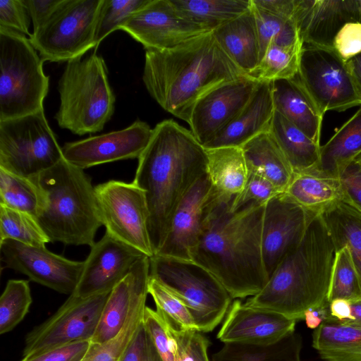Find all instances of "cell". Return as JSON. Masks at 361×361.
I'll list each match as a JSON object with an SVG mask.
<instances>
[{
    "label": "cell",
    "instance_id": "7c38bea8",
    "mask_svg": "<svg viewBox=\"0 0 361 361\" xmlns=\"http://www.w3.org/2000/svg\"><path fill=\"white\" fill-rule=\"evenodd\" d=\"M94 189L106 233L149 257L154 256L145 192L133 182L116 180L100 183Z\"/></svg>",
    "mask_w": 361,
    "mask_h": 361
},
{
    "label": "cell",
    "instance_id": "52a82bcc",
    "mask_svg": "<svg viewBox=\"0 0 361 361\" xmlns=\"http://www.w3.org/2000/svg\"><path fill=\"white\" fill-rule=\"evenodd\" d=\"M49 84L29 38L0 27V121L44 109Z\"/></svg>",
    "mask_w": 361,
    "mask_h": 361
},
{
    "label": "cell",
    "instance_id": "b9f144b4",
    "mask_svg": "<svg viewBox=\"0 0 361 361\" xmlns=\"http://www.w3.org/2000/svg\"><path fill=\"white\" fill-rule=\"evenodd\" d=\"M335 299L361 300V279L347 246L336 250L335 255L328 301Z\"/></svg>",
    "mask_w": 361,
    "mask_h": 361
},
{
    "label": "cell",
    "instance_id": "680465c9",
    "mask_svg": "<svg viewBox=\"0 0 361 361\" xmlns=\"http://www.w3.org/2000/svg\"><path fill=\"white\" fill-rule=\"evenodd\" d=\"M345 63L361 97V54Z\"/></svg>",
    "mask_w": 361,
    "mask_h": 361
},
{
    "label": "cell",
    "instance_id": "3957f363",
    "mask_svg": "<svg viewBox=\"0 0 361 361\" xmlns=\"http://www.w3.org/2000/svg\"><path fill=\"white\" fill-rule=\"evenodd\" d=\"M232 202L216 209L190 251V259L209 271L232 299H243L259 293L269 279L262 249L266 204L232 211Z\"/></svg>",
    "mask_w": 361,
    "mask_h": 361
},
{
    "label": "cell",
    "instance_id": "cb8c5ba5",
    "mask_svg": "<svg viewBox=\"0 0 361 361\" xmlns=\"http://www.w3.org/2000/svg\"><path fill=\"white\" fill-rule=\"evenodd\" d=\"M274 112L271 82H259L245 106L204 147H241L258 135L269 132Z\"/></svg>",
    "mask_w": 361,
    "mask_h": 361
},
{
    "label": "cell",
    "instance_id": "681fc988",
    "mask_svg": "<svg viewBox=\"0 0 361 361\" xmlns=\"http://www.w3.org/2000/svg\"><path fill=\"white\" fill-rule=\"evenodd\" d=\"M333 47L344 61L361 54V23L345 24L335 36Z\"/></svg>",
    "mask_w": 361,
    "mask_h": 361
},
{
    "label": "cell",
    "instance_id": "5bb4252c",
    "mask_svg": "<svg viewBox=\"0 0 361 361\" xmlns=\"http://www.w3.org/2000/svg\"><path fill=\"white\" fill-rule=\"evenodd\" d=\"M224 202H230L217 192L207 173L202 176L179 202L164 241L155 255L191 260L190 251Z\"/></svg>",
    "mask_w": 361,
    "mask_h": 361
},
{
    "label": "cell",
    "instance_id": "44dd1931",
    "mask_svg": "<svg viewBox=\"0 0 361 361\" xmlns=\"http://www.w3.org/2000/svg\"><path fill=\"white\" fill-rule=\"evenodd\" d=\"M296 322L279 313L251 307L235 300L216 336L226 343L265 345L294 332Z\"/></svg>",
    "mask_w": 361,
    "mask_h": 361
},
{
    "label": "cell",
    "instance_id": "e0dca14e",
    "mask_svg": "<svg viewBox=\"0 0 361 361\" xmlns=\"http://www.w3.org/2000/svg\"><path fill=\"white\" fill-rule=\"evenodd\" d=\"M152 133L148 123L137 120L122 130L66 142L61 147L63 157L83 170L105 163L138 159Z\"/></svg>",
    "mask_w": 361,
    "mask_h": 361
},
{
    "label": "cell",
    "instance_id": "8fae6325",
    "mask_svg": "<svg viewBox=\"0 0 361 361\" xmlns=\"http://www.w3.org/2000/svg\"><path fill=\"white\" fill-rule=\"evenodd\" d=\"M296 79L320 115L361 106V97L344 61L334 49L302 46Z\"/></svg>",
    "mask_w": 361,
    "mask_h": 361
},
{
    "label": "cell",
    "instance_id": "6f0895ef",
    "mask_svg": "<svg viewBox=\"0 0 361 361\" xmlns=\"http://www.w3.org/2000/svg\"><path fill=\"white\" fill-rule=\"evenodd\" d=\"M330 319L347 322L351 318V303L344 299H335L329 302Z\"/></svg>",
    "mask_w": 361,
    "mask_h": 361
},
{
    "label": "cell",
    "instance_id": "7402d4cb",
    "mask_svg": "<svg viewBox=\"0 0 361 361\" xmlns=\"http://www.w3.org/2000/svg\"><path fill=\"white\" fill-rule=\"evenodd\" d=\"M293 21L304 44L334 49L340 29L359 22L357 0H295Z\"/></svg>",
    "mask_w": 361,
    "mask_h": 361
},
{
    "label": "cell",
    "instance_id": "6da1fadb",
    "mask_svg": "<svg viewBox=\"0 0 361 361\" xmlns=\"http://www.w3.org/2000/svg\"><path fill=\"white\" fill-rule=\"evenodd\" d=\"M207 150L191 130L171 119L153 128L152 137L138 158L133 182L145 192L154 255L164 241L179 202L207 173Z\"/></svg>",
    "mask_w": 361,
    "mask_h": 361
},
{
    "label": "cell",
    "instance_id": "94428289",
    "mask_svg": "<svg viewBox=\"0 0 361 361\" xmlns=\"http://www.w3.org/2000/svg\"><path fill=\"white\" fill-rule=\"evenodd\" d=\"M353 162L361 169V152L355 156Z\"/></svg>",
    "mask_w": 361,
    "mask_h": 361
},
{
    "label": "cell",
    "instance_id": "f1b7e54d",
    "mask_svg": "<svg viewBox=\"0 0 361 361\" xmlns=\"http://www.w3.org/2000/svg\"><path fill=\"white\" fill-rule=\"evenodd\" d=\"M207 173L212 185L226 200L231 202L244 189L249 171L241 147L206 149Z\"/></svg>",
    "mask_w": 361,
    "mask_h": 361
},
{
    "label": "cell",
    "instance_id": "2e32d148",
    "mask_svg": "<svg viewBox=\"0 0 361 361\" xmlns=\"http://www.w3.org/2000/svg\"><path fill=\"white\" fill-rule=\"evenodd\" d=\"M145 50L173 48L205 32L183 18L171 0H148L120 27Z\"/></svg>",
    "mask_w": 361,
    "mask_h": 361
},
{
    "label": "cell",
    "instance_id": "30bf717a",
    "mask_svg": "<svg viewBox=\"0 0 361 361\" xmlns=\"http://www.w3.org/2000/svg\"><path fill=\"white\" fill-rule=\"evenodd\" d=\"M102 0H63L29 40L44 61L82 57L95 47L96 18Z\"/></svg>",
    "mask_w": 361,
    "mask_h": 361
},
{
    "label": "cell",
    "instance_id": "4316f807",
    "mask_svg": "<svg viewBox=\"0 0 361 361\" xmlns=\"http://www.w3.org/2000/svg\"><path fill=\"white\" fill-rule=\"evenodd\" d=\"M212 33L227 56L249 76L259 62V43L252 7Z\"/></svg>",
    "mask_w": 361,
    "mask_h": 361
},
{
    "label": "cell",
    "instance_id": "4dcf8cb0",
    "mask_svg": "<svg viewBox=\"0 0 361 361\" xmlns=\"http://www.w3.org/2000/svg\"><path fill=\"white\" fill-rule=\"evenodd\" d=\"M269 133L280 147L294 173L319 167L321 145L316 143L276 111Z\"/></svg>",
    "mask_w": 361,
    "mask_h": 361
},
{
    "label": "cell",
    "instance_id": "db71d44e",
    "mask_svg": "<svg viewBox=\"0 0 361 361\" xmlns=\"http://www.w3.org/2000/svg\"><path fill=\"white\" fill-rule=\"evenodd\" d=\"M348 196L361 208V169L353 161L341 175Z\"/></svg>",
    "mask_w": 361,
    "mask_h": 361
},
{
    "label": "cell",
    "instance_id": "7dc6e473",
    "mask_svg": "<svg viewBox=\"0 0 361 361\" xmlns=\"http://www.w3.org/2000/svg\"><path fill=\"white\" fill-rule=\"evenodd\" d=\"M280 193L282 192L266 178L249 173L244 189L233 199L231 210H238L252 203L264 204Z\"/></svg>",
    "mask_w": 361,
    "mask_h": 361
},
{
    "label": "cell",
    "instance_id": "9a60e30c",
    "mask_svg": "<svg viewBox=\"0 0 361 361\" xmlns=\"http://www.w3.org/2000/svg\"><path fill=\"white\" fill-rule=\"evenodd\" d=\"M1 261L6 268L31 281L63 294H72L83 270L84 261H73L51 252L46 247L13 240L0 242Z\"/></svg>",
    "mask_w": 361,
    "mask_h": 361
},
{
    "label": "cell",
    "instance_id": "6125c7cd",
    "mask_svg": "<svg viewBox=\"0 0 361 361\" xmlns=\"http://www.w3.org/2000/svg\"><path fill=\"white\" fill-rule=\"evenodd\" d=\"M359 23H361V0H357Z\"/></svg>",
    "mask_w": 361,
    "mask_h": 361
},
{
    "label": "cell",
    "instance_id": "484cf974",
    "mask_svg": "<svg viewBox=\"0 0 361 361\" xmlns=\"http://www.w3.org/2000/svg\"><path fill=\"white\" fill-rule=\"evenodd\" d=\"M271 92L275 111L320 145L324 117L296 78L271 82Z\"/></svg>",
    "mask_w": 361,
    "mask_h": 361
},
{
    "label": "cell",
    "instance_id": "8d00e7d4",
    "mask_svg": "<svg viewBox=\"0 0 361 361\" xmlns=\"http://www.w3.org/2000/svg\"><path fill=\"white\" fill-rule=\"evenodd\" d=\"M148 290L142 291L133 304L128 319L118 334L102 343H90L82 361H120L143 322Z\"/></svg>",
    "mask_w": 361,
    "mask_h": 361
},
{
    "label": "cell",
    "instance_id": "816d5d0a",
    "mask_svg": "<svg viewBox=\"0 0 361 361\" xmlns=\"http://www.w3.org/2000/svg\"><path fill=\"white\" fill-rule=\"evenodd\" d=\"M90 343V341H78L32 357H23L20 361H82Z\"/></svg>",
    "mask_w": 361,
    "mask_h": 361
},
{
    "label": "cell",
    "instance_id": "1f68e13d",
    "mask_svg": "<svg viewBox=\"0 0 361 361\" xmlns=\"http://www.w3.org/2000/svg\"><path fill=\"white\" fill-rule=\"evenodd\" d=\"M302 340L295 331L265 345L226 343L210 361H302Z\"/></svg>",
    "mask_w": 361,
    "mask_h": 361
},
{
    "label": "cell",
    "instance_id": "ffe728a7",
    "mask_svg": "<svg viewBox=\"0 0 361 361\" xmlns=\"http://www.w3.org/2000/svg\"><path fill=\"white\" fill-rule=\"evenodd\" d=\"M259 81L245 76L222 84L195 104L188 124L203 146L225 128L245 106Z\"/></svg>",
    "mask_w": 361,
    "mask_h": 361
},
{
    "label": "cell",
    "instance_id": "60d3db41",
    "mask_svg": "<svg viewBox=\"0 0 361 361\" xmlns=\"http://www.w3.org/2000/svg\"><path fill=\"white\" fill-rule=\"evenodd\" d=\"M148 294L155 303L156 311L170 329L175 331L197 329L187 307L162 283L151 275L148 282Z\"/></svg>",
    "mask_w": 361,
    "mask_h": 361
},
{
    "label": "cell",
    "instance_id": "83f0119b",
    "mask_svg": "<svg viewBox=\"0 0 361 361\" xmlns=\"http://www.w3.org/2000/svg\"><path fill=\"white\" fill-rule=\"evenodd\" d=\"M241 148L249 173L266 178L284 192L294 172L271 134L261 133Z\"/></svg>",
    "mask_w": 361,
    "mask_h": 361
},
{
    "label": "cell",
    "instance_id": "d6a6232c",
    "mask_svg": "<svg viewBox=\"0 0 361 361\" xmlns=\"http://www.w3.org/2000/svg\"><path fill=\"white\" fill-rule=\"evenodd\" d=\"M336 250L347 246L361 279V208L348 196L322 214Z\"/></svg>",
    "mask_w": 361,
    "mask_h": 361
},
{
    "label": "cell",
    "instance_id": "7a4b0ae2",
    "mask_svg": "<svg viewBox=\"0 0 361 361\" xmlns=\"http://www.w3.org/2000/svg\"><path fill=\"white\" fill-rule=\"evenodd\" d=\"M248 76L227 56L212 32L173 48L146 50L142 80L166 111L186 121L197 102L215 87Z\"/></svg>",
    "mask_w": 361,
    "mask_h": 361
},
{
    "label": "cell",
    "instance_id": "d6986e66",
    "mask_svg": "<svg viewBox=\"0 0 361 361\" xmlns=\"http://www.w3.org/2000/svg\"><path fill=\"white\" fill-rule=\"evenodd\" d=\"M144 255L105 232L104 236L90 247L72 295L85 298L110 293Z\"/></svg>",
    "mask_w": 361,
    "mask_h": 361
},
{
    "label": "cell",
    "instance_id": "836d02e7",
    "mask_svg": "<svg viewBox=\"0 0 361 361\" xmlns=\"http://www.w3.org/2000/svg\"><path fill=\"white\" fill-rule=\"evenodd\" d=\"M361 152V106L320 148L319 168L341 177Z\"/></svg>",
    "mask_w": 361,
    "mask_h": 361
},
{
    "label": "cell",
    "instance_id": "9c48e42d",
    "mask_svg": "<svg viewBox=\"0 0 361 361\" xmlns=\"http://www.w3.org/2000/svg\"><path fill=\"white\" fill-rule=\"evenodd\" d=\"M63 158L44 109L0 121V168L33 178Z\"/></svg>",
    "mask_w": 361,
    "mask_h": 361
},
{
    "label": "cell",
    "instance_id": "91938a15",
    "mask_svg": "<svg viewBox=\"0 0 361 361\" xmlns=\"http://www.w3.org/2000/svg\"><path fill=\"white\" fill-rule=\"evenodd\" d=\"M351 318L344 323H348L361 326V300L350 302Z\"/></svg>",
    "mask_w": 361,
    "mask_h": 361
},
{
    "label": "cell",
    "instance_id": "277c9868",
    "mask_svg": "<svg viewBox=\"0 0 361 361\" xmlns=\"http://www.w3.org/2000/svg\"><path fill=\"white\" fill-rule=\"evenodd\" d=\"M336 248L321 215L310 221L300 243L279 262L247 306L279 313L295 321L328 301Z\"/></svg>",
    "mask_w": 361,
    "mask_h": 361
},
{
    "label": "cell",
    "instance_id": "f546056e",
    "mask_svg": "<svg viewBox=\"0 0 361 361\" xmlns=\"http://www.w3.org/2000/svg\"><path fill=\"white\" fill-rule=\"evenodd\" d=\"M312 346L326 361H361V326L329 319L314 330Z\"/></svg>",
    "mask_w": 361,
    "mask_h": 361
},
{
    "label": "cell",
    "instance_id": "ba28073f",
    "mask_svg": "<svg viewBox=\"0 0 361 361\" xmlns=\"http://www.w3.org/2000/svg\"><path fill=\"white\" fill-rule=\"evenodd\" d=\"M149 262L150 275L183 302L199 331L210 332L220 324L232 298L209 271L192 260L160 255Z\"/></svg>",
    "mask_w": 361,
    "mask_h": 361
},
{
    "label": "cell",
    "instance_id": "603a6c76",
    "mask_svg": "<svg viewBox=\"0 0 361 361\" xmlns=\"http://www.w3.org/2000/svg\"><path fill=\"white\" fill-rule=\"evenodd\" d=\"M149 257L144 255L111 290L102 310L92 343L102 344L116 336L123 329L137 297L148 289Z\"/></svg>",
    "mask_w": 361,
    "mask_h": 361
},
{
    "label": "cell",
    "instance_id": "c3c4849f",
    "mask_svg": "<svg viewBox=\"0 0 361 361\" xmlns=\"http://www.w3.org/2000/svg\"><path fill=\"white\" fill-rule=\"evenodd\" d=\"M31 18L23 0H0V27L29 37Z\"/></svg>",
    "mask_w": 361,
    "mask_h": 361
},
{
    "label": "cell",
    "instance_id": "f5cc1de1",
    "mask_svg": "<svg viewBox=\"0 0 361 361\" xmlns=\"http://www.w3.org/2000/svg\"><path fill=\"white\" fill-rule=\"evenodd\" d=\"M63 0H23L31 18L33 32L37 30L55 12Z\"/></svg>",
    "mask_w": 361,
    "mask_h": 361
},
{
    "label": "cell",
    "instance_id": "d4e9b609",
    "mask_svg": "<svg viewBox=\"0 0 361 361\" xmlns=\"http://www.w3.org/2000/svg\"><path fill=\"white\" fill-rule=\"evenodd\" d=\"M285 194L310 214H322L346 195L341 177L319 167L294 173Z\"/></svg>",
    "mask_w": 361,
    "mask_h": 361
},
{
    "label": "cell",
    "instance_id": "f35d334b",
    "mask_svg": "<svg viewBox=\"0 0 361 361\" xmlns=\"http://www.w3.org/2000/svg\"><path fill=\"white\" fill-rule=\"evenodd\" d=\"M13 240L36 247L51 242L34 216L0 204V242Z\"/></svg>",
    "mask_w": 361,
    "mask_h": 361
},
{
    "label": "cell",
    "instance_id": "8992f818",
    "mask_svg": "<svg viewBox=\"0 0 361 361\" xmlns=\"http://www.w3.org/2000/svg\"><path fill=\"white\" fill-rule=\"evenodd\" d=\"M81 58L68 61L59 80L60 105L55 115L60 128L78 135L102 131L116 102L103 57L94 51Z\"/></svg>",
    "mask_w": 361,
    "mask_h": 361
},
{
    "label": "cell",
    "instance_id": "d590c367",
    "mask_svg": "<svg viewBox=\"0 0 361 361\" xmlns=\"http://www.w3.org/2000/svg\"><path fill=\"white\" fill-rule=\"evenodd\" d=\"M42 190L32 178L0 168V204L37 217L44 207Z\"/></svg>",
    "mask_w": 361,
    "mask_h": 361
},
{
    "label": "cell",
    "instance_id": "5b68a950",
    "mask_svg": "<svg viewBox=\"0 0 361 361\" xmlns=\"http://www.w3.org/2000/svg\"><path fill=\"white\" fill-rule=\"evenodd\" d=\"M32 178L44 200L37 219L50 241L91 247L103 226L91 178L63 158Z\"/></svg>",
    "mask_w": 361,
    "mask_h": 361
},
{
    "label": "cell",
    "instance_id": "ac0fdd59",
    "mask_svg": "<svg viewBox=\"0 0 361 361\" xmlns=\"http://www.w3.org/2000/svg\"><path fill=\"white\" fill-rule=\"evenodd\" d=\"M314 216L285 192L266 203L262 225V249L269 277L283 258L300 243Z\"/></svg>",
    "mask_w": 361,
    "mask_h": 361
},
{
    "label": "cell",
    "instance_id": "bcb514c9",
    "mask_svg": "<svg viewBox=\"0 0 361 361\" xmlns=\"http://www.w3.org/2000/svg\"><path fill=\"white\" fill-rule=\"evenodd\" d=\"M169 330L176 343V361H210L208 357L210 342L202 332L197 329Z\"/></svg>",
    "mask_w": 361,
    "mask_h": 361
},
{
    "label": "cell",
    "instance_id": "11a10c76",
    "mask_svg": "<svg viewBox=\"0 0 361 361\" xmlns=\"http://www.w3.org/2000/svg\"><path fill=\"white\" fill-rule=\"evenodd\" d=\"M251 3L272 15L293 20L295 0H251Z\"/></svg>",
    "mask_w": 361,
    "mask_h": 361
},
{
    "label": "cell",
    "instance_id": "f6af8a7d",
    "mask_svg": "<svg viewBox=\"0 0 361 361\" xmlns=\"http://www.w3.org/2000/svg\"><path fill=\"white\" fill-rule=\"evenodd\" d=\"M143 324L161 361H176V343L167 325L156 310L146 306Z\"/></svg>",
    "mask_w": 361,
    "mask_h": 361
},
{
    "label": "cell",
    "instance_id": "9f6ffc18",
    "mask_svg": "<svg viewBox=\"0 0 361 361\" xmlns=\"http://www.w3.org/2000/svg\"><path fill=\"white\" fill-rule=\"evenodd\" d=\"M330 318L329 302L326 301L318 307L307 310L303 319L308 328L314 330Z\"/></svg>",
    "mask_w": 361,
    "mask_h": 361
},
{
    "label": "cell",
    "instance_id": "4fadbf2b",
    "mask_svg": "<svg viewBox=\"0 0 361 361\" xmlns=\"http://www.w3.org/2000/svg\"><path fill=\"white\" fill-rule=\"evenodd\" d=\"M109 293L85 298L69 295L53 315L27 335L23 357L78 341H91Z\"/></svg>",
    "mask_w": 361,
    "mask_h": 361
},
{
    "label": "cell",
    "instance_id": "ab89813d",
    "mask_svg": "<svg viewBox=\"0 0 361 361\" xmlns=\"http://www.w3.org/2000/svg\"><path fill=\"white\" fill-rule=\"evenodd\" d=\"M259 43V60L270 44L296 47L303 44L293 20L266 12L251 3Z\"/></svg>",
    "mask_w": 361,
    "mask_h": 361
},
{
    "label": "cell",
    "instance_id": "f907efd6",
    "mask_svg": "<svg viewBox=\"0 0 361 361\" xmlns=\"http://www.w3.org/2000/svg\"><path fill=\"white\" fill-rule=\"evenodd\" d=\"M120 361H161L143 322Z\"/></svg>",
    "mask_w": 361,
    "mask_h": 361
},
{
    "label": "cell",
    "instance_id": "74e56055",
    "mask_svg": "<svg viewBox=\"0 0 361 361\" xmlns=\"http://www.w3.org/2000/svg\"><path fill=\"white\" fill-rule=\"evenodd\" d=\"M302 46L270 44L249 76L259 82L294 78L298 73Z\"/></svg>",
    "mask_w": 361,
    "mask_h": 361
},
{
    "label": "cell",
    "instance_id": "7bdbcfd3",
    "mask_svg": "<svg viewBox=\"0 0 361 361\" xmlns=\"http://www.w3.org/2000/svg\"><path fill=\"white\" fill-rule=\"evenodd\" d=\"M32 299L29 282L23 279L7 281L0 298V334L13 330L28 313Z\"/></svg>",
    "mask_w": 361,
    "mask_h": 361
},
{
    "label": "cell",
    "instance_id": "e575fe53",
    "mask_svg": "<svg viewBox=\"0 0 361 361\" xmlns=\"http://www.w3.org/2000/svg\"><path fill=\"white\" fill-rule=\"evenodd\" d=\"M178 13L207 32L239 17L251 7V0H171Z\"/></svg>",
    "mask_w": 361,
    "mask_h": 361
},
{
    "label": "cell",
    "instance_id": "ee69618b",
    "mask_svg": "<svg viewBox=\"0 0 361 361\" xmlns=\"http://www.w3.org/2000/svg\"><path fill=\"white\" fill-rule=\"evenodd\" d=\"M148 0H102L94 30L96 48L112 32L119 30L128 18Z\"/></svg>",
    "mask_w": 361,
    "mask_h": 361
}]
</instances>
